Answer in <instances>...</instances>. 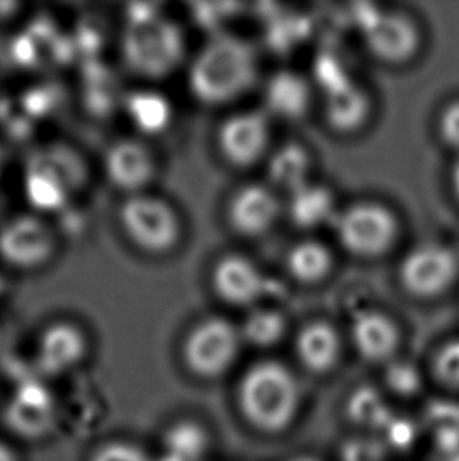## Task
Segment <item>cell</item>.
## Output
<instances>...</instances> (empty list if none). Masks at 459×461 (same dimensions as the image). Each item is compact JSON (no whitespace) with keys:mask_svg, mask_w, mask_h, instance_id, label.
I'll use <instances>...</instances> for the list:
<instances>
[{"mask_svg":"<svg viewBox=\"0 0 459 461\" xmlns=\"http://www.w3.org/2000/svg\"><path fill=\"white\" fill-rule=\"evenodd\" d=\"M238 406L255 430L277 435L298 418L302 393L290 368L275 361L255 364L242 375Z\"/></svg>","mask_w":459,"mask_h":461,"instance_id":"cell-1","label":"cell"},{"mask_svg":"<svg viewBox=\"0 0 459 461\" xmlns=\"http://www.w3.org/2000/svg\"><path fill=\"white\" fill-rule=\"evenodd\" d=\"M256 75L254 50L239 38L212 37L189 69V88L203 104H224L244 94Z\"/></svg>","mask_w":459,"mask_h":461,"instance_id":"cell-2","label":"cell"},{"mask_svg":"<svg viewBox=\"0 0 459 461\" xmlns=\"http://www.w3.org/2000/svg\"><path fill=\"white\" fill-rule=\"evenodd\" d=\"M122 57L134 75L158 81L180 67L184 38L174 21L158 12V5H143V13L126 14Z\"/></svg>","mask_w":459,"mask_h":461,"instance_id":"cell-3","label":"cell"},{"mask_svg":"<svg viewBox=\"0 0 459 461\" xmlns=\"http://www.w3.org/2000/svg\"><path fill=\"white\" fill-rule=\"evenodd\" d=\"M86 181L81 156L63 145H50L32 156L25 167L24 193L41 212H58Z\"/></svg>","mask_w":459,"mask_h":461,"instance_id":"cell-4","label":"cell"},{"mask_svg":"<svg viewBox=\"0 0 459 461\" xmlns=\"http://www.w3.org/2000/svg\"><path fill=\"white\" fill-rule=\"evenodd\" d=\"M118 219L124 235L145 254H168L180 241L178 212L167 200L153 194L128 195L120 206Z\"/></svg>","mask_w":459,"mask_h":461,"instance_id":"cell-5","label":"cell"},{"mask_svg":"<svg viewBox=\"0 0 459 461\" xmlns=\"http://www.w3.org/2000/svg\"><path fill=\"white\" fill-rule=\"evenodd\" d=\"M241 332L229 321L210 318L197 324L183 343L187 370L202 380H214L229 372L241 347Z\"/></svg>","mask_w":459,"mask_h":461,"instance_id":"cell-6","label":"cell"},{"mask_svg":"<svg viewBox=\"0 0 459 461\" xmlns=\"http://www.w3.org/2000/svg\"><path fill=\"white\" fill-rule=\"evenodd\" d=\"M56 250V230L40 214H21L0 227V258L10 268H41Z\"/></svg>","mask_w":459,"mask_h":461,"instance_id":"cell-7","label":"cell"},{"mask_svg":"<svg viewBox=\"0 0 459 461\" xmlns=\"http://www.w3.org/2000/svg\"><path fill=\"white\" fill-rule=\"evenodd\" d=\"M397 221L376 203L354 205L336 218L340 243L357 256L372 257L391 248L397 237Z\"/></svg>","mask_w":459,"mask_h":461,"instance_id":"cell-8","label":"cell"},{"mask_svg":"<svg viewBox=\"0 0 459 461\" xmlns=\"http://www.w3.org/2000/svg\"><path fill=\"white\" fill-rule=\"evenodd\" d=\"M57 405L48 387L27 381L16 389L5 408V424L16 437L38 441L56 425Z\"/></svg>","mask_w":459,"mask_h":461,"instance_id":"cell-9","label":"cell"},{"mask_svg":"<svg viewBox=\"0 0 459 461\" xmlns=\"http://www.w3.org/2000/svg\"><path fill=\"white\" fill-rule=\"evenodd\" d=\"M156 156L139 139H120L104 153V174L115 189L128 195L145 193L156 176Z\"/></svg>","mask_w":459,"mask_h":461,"instance_id":"cell-10","label":"cell"},{"mask_svg":"<svg viewBox=\"0 0 459 461\" xmlns=\"http://www.w3.org/2000/svg\"><path fill=\"white\" fill-rule=\"evenodd\" d=\"M458 275V262L446 248L427 244L412 250L401 265V282L408 292L431 298L446 292Z\"/></svg>","mask_w":459,"mask_h":461,"instance_id":"cell-11","label":"cell"},{"mask_svg":"<svg viewBox=\"0 0 459 461\" xmlns=\"http://www.w3.org/2000/svg\"><path fill=\"white\" fill-rule=\"evenodd\" d=\"M88 339L77 324L57 321L38 337L37 367L46 376H60L79 367L87 357Z\"/></svg>","mask_w":459,"mask_h":461,"instance_id":"cell-12","label":"cell"},{"mask_svg":"<svg viewBox=\"0 0 459 461\" xmlns=\"http://www.w3.org/2000/svg\"><path fill=\"white\" fill-rule=\"evenodd\" d=\"M366 46L381 60H408L418 46V33L410 19L400 14H376L365 25Z\"/></svg>","mask_w":459,"mask_h":461,"instance_id":"cell-13","label":"cell"},{"mask_svg":"<svg viewBox=\"0 0 459 461\" xmlns=\"http://www.w3.org/2000/svg\"><path fill=\"white\" fill-rule=\"evenodd\" d=\"M267 144V123L260 113H246L225 122L219 132L222 155L233 164L248 166L260 158Z\"/></svg>","mask_w":459,"mask_h":461,"instance_id":"cell-14","label":"cell"},{"mask_svg":"<svg viewBox=\"0 0 459 461\" xmlns=\"http://www.w3.org/2000/svg\"><path fill=\"white\" fill-rule=\"evenodd\" d=\"M212 285L222 300L244 306L260 298L265 279L254 263L242 257H227L214 268Z\"/></svg>","mask_w":459,"mask_h":461,"instance_id":"cell-15","label":"cell"},{"mask_svg":"<svg viewBox=\"0 0 459 461\" xmlns=\"http://www.w3.org/2000/svg\"><path fill=\"white\" fill-rule=\"evenodd\" d=\"M279 212V203L266 187L248 186L236 194L230 205V221L244 235L266 231Z\"/></svg>","mask_w":459,"mask_h":461,"instance_id":"cell-16","label":"cell"},{"mask_svg":"<svg viewBox=\"0 0 459 461\" xmlns=\"http://www.w3.org/2000/svg\"><path fill=\"white\" fill-rule=\"evenodd\" d=\"M353 342L366 361H387L397 351V326L382 313L364 312L354 320Z\"/></svg>","mask_w":459,"mask_h":461,"instance_id":"cell-17","label":"cell"},{"mask_svg":"<svg viewBox=\"0 0 459 461\" xmlns=\"http://www.w3.org/2000/svg\"><path fill=\"white\" fill-rule=\"evenodd\" d=\"M299 361L313 374H326L340 359L342 342L337 330L326 323H313L301 330L296 340Z\"/></svg>","mask_w":459,"mask_h":461,"instance_id":"cell-18","label":"cell"},{"mask_svg":"<svg viewBox=\"0 0 459 461\" xmlns=\"http://www.w3.org/2000/svg\"><path fill=\"white\" fill-rule=\"evenodd\" d=\"M123 106L130 125L142 136L161 134L174 119L170 100L153 88H143L128 95Z\"/></svg>","mask_w":459,"mask_h":461,"instance_id":"cell-19","label":"cell"},{"mask_svg":"<svg viewBox=\"0 0 459 461\" xmlns=\"http://www.w3.org/2000/svg\"><path fill=\"white\" fill-rule=\"evenodd\" d=\"M326 115L337 131H354L365 122L368 101L360 88L354 87L349 82H337L328 94Z\"/></svg>","mask_w":459,"mask_h":461,"instance_id":"cell-20","label":"cell"},{"mask_svg":"<svg viewBox=\"0 0 459 461\" xmlns=\"http://www.w3.org/2000/svg\"><path fill=\"white\" fill-rule=\"evenodd\" d=\"M265 98L271 113L285 119H298L307 111L310 94L304 79L292 73H280L267 84Z\"/></svg>","mask_w":459,"mask_h":461,"instance_id":"cell-21","label":"cell"},{"mask_svg":"<svg viewBox=\"0 0 459 461\" xmlns=\"http://www.w3.org/2000/svg\"><path fill=\"white\" fill-rule=\"evenodd\" d=\"M292 218L299 227H317L334 218V200L328 189L305 185L292 193Z\"/></svg>","mask_w":459,"mask_h":461,"instance_id":"cell-22","label":"cell"},{"mask_svg":"<svg viewBox=\"0 0 459 461\" xmlns=\"http://www.w3.org/2000/svg\"><path fill=\"white\" fill-rule=\"evenodd\" d=\"M309 156L302 149L290 145L274 155L269 174L275 185L292 191H298L307 185V175H309Z\"/></svg>","mask_w":459,"mask_h":461,"instance_id":"cell-23","label":"cell"},{"mask_svg":"<svg viewBox=\"0 0 459 461\" xmlns=\"http://www.w3.org/2000/svg\"><path fill=\"white\" fill-rule=\"evenodd\" d=\"M205 447V431L202 430V427L183 422L167 431L161 461H199Z\"/></svg>","mask_w":459,"mask_h":461,"instance_id":"cell-24","label":"cell"},{"mask_svg":"<svg viewBox=\"0 0 459 461\" xmlns=\"http://www.w3.org/2000/svg\"><path fill=\"white\" fill-rule=\"evenodd\" d=\"M288 268L299 281H320L329 273V250L313 241L298 244L288 256Z\"/></svg>","mask_w":459,"mask_h":461,"instance_id":"cell-25","label":"cell"},{"mask_svg":"<svg viewBox=\"0 0 459 461\" xmlns=\"http://www.w3.org/2000/svg\"><path fill=\"white\" fill-rule=\"evenodd\" d=\"M285 332V321L279 313L269 311H260L250 315L244 323L241 337L250 345L267 348L279 342Z\"/></svg>","mask_w":459,"mask_h":461,"instance_id":"cell-26","label":"cell"},{"mask_svg":"<svg viewBox=\"0 0 459 461\" xmlns=\"http://www.w3.org/2000/svg\"><path fill=\"white\" fill-rule=\"evenodd\" d=\"M435 378L448 391H459V339L446 343L433 362Z\"/></svg>","mask_w":459,"mask_h":461,"instance_id":"cell-27","label":"cell"},{"mask_svg":"<svg viewBox=\"0 0 459 461\" xmlns=\"http://www.w3.org/2000/svg\"><path fill=\"white\" fill-rule=\"evenodd\" d=\"M88 461H158L143 449L130 441H109L94 450Z\"/></svg>","mask_w":459,"mask_h":461,"instance_id":"cell-28","label":"cell"},{"mask_svg":"<svg viewBox=\"0 0 459 461\" xmlns=\"http://www.w3.org/2000/svg\"><path fill=\"white\" fill-rule=\"evenodd\" d=\"M442 139L459 150V103H454L444 111L439 123Z\"/></svg>","mask_w":459,"mask_h":461,"instance_id":"cell-29","label":"cell"},{"mask_svg":"<svg viewBox=\"0 0 459 461\" xmlns=\"http://www.w3.org/2000/svg\"><path fill=\"white\" fill-rule=\"evenodd\" d=\"M389 381L392 386L397 391L410 393L418 383L416 370L410 367V364H395L389 372Z\"/></svg>","mask_w":459,"mask_h":461,"instance_id":"cell-30","label":"cell"},{"mask_svg":"<svg viewBox=\"0 0 459 461\" xmlns=\"http://www.w3.org/2000/svg\"><path fill=\"white\" fill-rule=\"evenodd\" d=\"M0 461H21L18 452L13 449L10 444L0 441Z\"/></svg>","mask_w":459,"mask_h":461,"instance_id":"cell-31","label":"cell"},{"mask_svg":"<svg viewBox=\"0 0 459 461\" xmlns=\"http://www.w3.org/2000/svg\"><path fill=\"white\" fill-rule=\"evenodd\" d=\"M454 185L456 189V194L459 195V162L456 164V167L454 170Z\"/></svg>","mask_w":459,"mask_h":461,"instance_id":"cell-32","label":"cell"},{"mask_svg":"<svg viewBox=\"0 0 459 461\" xmlns=\"http://www.w3.org/2000/svg\"><path fill=\"white\" fill-rule=\"evenodd\" d=\"M4 167V158H2V151H0V170Z\"/></svg>","mask_w":459,"mask_h":461,"instance_id":"cell-33","label":"cell"},{"mask_svg":"<svg viewBox=\"0 0 459 461\" xmlns=\"http://www.w3.org/2000/svg\"><path fill=\"white\" fill-rule=\"evenodd\" d=\"M294 461H311V460H309V458H304V460H294Z\"/></svg>","mask_w":459,"mask_h":461,"instance_id":"cell-34","label":"cell"}]
</instances>
